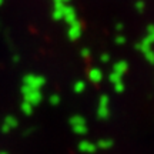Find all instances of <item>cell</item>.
I'll use <instances>...</instances> for the list:
<instances>
[{
	"label": "cell",
	"mask_w": 154,
	"mask_h": 154,
	"mask_svg": "<svg viewBox=\"0 0 154 154\" xmlns=\"http://www.w3.org/2000/svg\"><path fill=\"white\" fill-rule=\"evenodd\" d=\"M99 117L100 119H106L107 116H109V106H99Z\"/></svg>",
	"instance_id": "8"
},
{
	"label": "cell",
	"mask_w": 154,
	"mask_h": 154,
	"mask_svg": "<svg viewBox=\"0 0 154 154\" xmlns=\"http://www.w3.org/2000/svg\"><path fill=\"white\" fill-rule=\"evenodd\" d=\"M96 149H97V146H94V144L90 143V141H82V143H80V150H82V151L93 153V151H96Z\"/></svg>",
	"instance_id": "6"
},
{
	"label": "cell",
	"mask_w": 154,
	"mask_h": 154,
	"mask_svg": "<svg viewBox=\"0 0 154 154\" xmlns=\"http://www.w3.org/2000/svg\"><path fill=\"white\" fill-rule=\"evenodd\" d=\"M116 43L117 44H124L126 43V37H124V36H123V34H117V37H116Z\"/></svg>",
	"instance_id": "13"
},
{
	"label": "cell",
	"mask_w": 154,
	"mask_h": 154,
	"mask_svg": "<svg viewBox=\"0 0 154 154\" xmlns=\"http://www.w3.org/2000/svg\"><path fill=\"white\" fill-rule=\"evenodd\" d=\"M127 67H128V64H127L126 61H117L114 66H113V72L117 73V74H120V76H123V74L127 72Z\"/></svg>",
	"instance_id": "2"
},
{
	"label": "cell",
	"mask_w": 154,
	"mask_h": 154,
	"mask_svg": "<svg viewBox=\"0 0 154 154\" xmlns=\"http://www.w3.org/2000/svg\"><path fill=\"white\" fill-rule=\"evenodd\" d=\"M109 59H110V57H109V56H107V54L101 56V61H109Z\"/></svg>",
	"instance_id": "16"
},
{
	"label": "cell",
	"mask_w": 154,
	"mask_h": 154,
	"mask_svg": "<svg viewBox=\"0 0 154 154\" xmlns=\"http://www.w3.org/2000/svg\"><path fill=\"white\" fill-rule=\"evenodd\" d=\"M144 57H146V60L149 61V63L154 64V51H153V49L149 50V51H146V53H144Z\"/></svg>",
	"instance_id": "10"
},
{
	"label": "cell",
	"mask_w": 154,
	"mask_h": 154,
	"mask_svg": "<svg viewBox=\"0 0 154 154\" xmlns=\"http://www.w3.org/2000/svg\"><path fill=\"white\" fill-rule=\"evenodd\" d=\"M111 146H113V141L109 140V138H104V140H100L99 143H97V149L109 150V149H111Z\"/></svg>",
	"instance_id": "7"
},
{
	"label": "cell",
	"mask_w": 154,
	"mask_h": 154,
	"mask_svg": "<svg viewBox=\"0 0 154 154\" xmlns=\"http://www.w3.org/2000/svg\"><path fill=\"white\" fill-rule=\"evenodd\" d=\"M136 9H137V11H141L144 10V2H141V0H138L137 3H136Z\"/></svg>",
	"instance_id": "15"
},
{
	"label": "cell",
	"mask_w": 154,
	"mask_h": 154,
	"mask_svg": "<svg viewBox=\"0 0 154 154\" xmlns=\"http://www.w3.org/2000/svg\"><path fill=\"white\" fill-rule=\"evenodd\" d=\"M121 77L123 76H120V74H117V73H114V72H111L110 76H109V80H110L113 84H116V83H119V82H123Z\"/></svg>",
	"instance_id": "9"
},
{
	"label": "cell",
	"mask_w": 154,
	"mask_h": 154,
	"mask_svg": "<svg viewBox=\"0 0 154 154\" xmlns=\"http://www.w3.org/2000/svg\"><path fill=\"white\" fill-rule=\"evenodd\" d=\"M113 86H114V90L117 91V93H121V91H124V83H123V82L116 83V84H113Z\"/></svg>",
	"instance_id": "12"
},
{
	"label": "cell",
	"mask_w": 154,
	"mask_h": 154,
	"mask_svg": "<svg viewBox=\"0 0 154 154\" xmlns=\"http://www.w3.org/2000/svg\"><path fill=\"white\" fill-rule=\"evenodd\" d=\"M88 79L94 83H99L101 79H103V73L100 69H91L90 73H88Z\"/></svg>",
	"instance_id": "3"
},
{
	"label": "cell",
	"mask_w": 154,
	"mask_h": 154,
	"mask_svg": "<svg viewBox=\"0 0 154 154\" xmlns=\"http://www.w3.org/2000/svg\"><path fill=\"white\" fill-rule=\"evenodd\" d=\"M72 126H73V128H74V131L80 133V134L86 133V130H87V127H86V121L83 120L82 117H79V116L72 119Z\"/></svg>",
	"instance_id": "1"
},
{
	"label": "cell",
	"mask_w": 154,
	"mask_h": 154,
	"mask_svg": "<svg viewBox=\"0 0 154 154\" xmlns=\"http://www.w3.org/2000/svg\"><path fill=\"white\" fill-rule=\"evenodd\" d=\"M151 44H153V43L150 42L149 38H147V37H144L143 40H141V42L138 43L137 47H138V50H140V51H141V53L144 54L146 51H149V50H151Z\"/></svg>",
	"instance_id": "4"
},
{
	"label": "cell",
	"mask_w": 154,
	"mask_h": 154,
	"mask_svg": "<svg viewBox=\"0 0 154 154\" xmlns=\"http://www.w3.org/2000/svg\"><path fill=\"white\" fill-rule=\"evenodd\" d=\"M74 90H76L77 93L83 91V90H84V83H83V82H79V83L76 84V86H74Z\"/></svg>",
	"instance_id": "14"
},
{
	"label": "cell",
	"mask_w": 154,
	"mask_h": 154,
	"mask_svg": "<svg viewBox=\"0 0 154 154\" xmlns=\"http://www.w3.org/2000/svg\"><path fill=\"white\" fill-rule=\"evenodd\" d=\"M146 37L149 38L151 43H154V26H149V29H147V36Z\"/></svg>",
	"instance_id": "11"
},
{
	"label": "cell",
	"mask_w": 154,
	"mask_h": 154,
	"mask_svg": "<svg viewBox=\"0 0 154 154\" xmlns=\"http://www.w3.org/2000/svg\"><path fill=\"white\" fill-rule=\"evenodd\" d=\"M80 33H82V29H80V24L77 22H74L72 24V27H70V30H69V34H70V37L72 38H77L79 36H80Z\"/></svg>",
	"instance_id": "5"
}]
</instances>
